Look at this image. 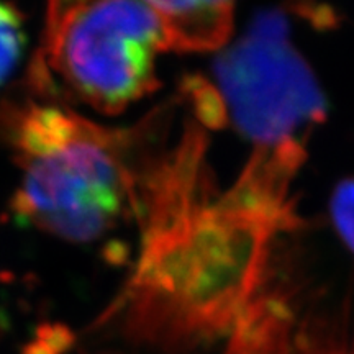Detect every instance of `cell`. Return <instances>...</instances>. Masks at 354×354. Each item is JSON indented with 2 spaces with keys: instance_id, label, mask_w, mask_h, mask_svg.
I'll list each match as a JSON object with an SVG mask.
<instances>
[{
  "instance_id": "obj_1",
  "label": "cell",
  "mask_w": 354,
  "mask_h": 354,
  "mask_svg": "<svg viewBox=\"0 0 354 354\" xmlns=\"http://www.w3.org/2000/svg\"><path fill=\"white\" fill-rule=\"evenodd\" d=\"M201 125L190 123L146 167L138 256L95 333L171 354L228 343L271 284L277 238L299 223L294 177L248 161L236 183L218 192Z\"/></svg>"
},
{
  "instance_id": "obj_2",
  "label": "cell",
  "mask_w": 354,
  "mask_h": 354,
  "mask_svg": "<svg viewBox=\"0 0 354 354\" xmlns=\"http://www.w3.org/2000/svg\"><path fill=\"white\" fill-rule=\"evenodd\" d=\"M0 130L19 169L12 212L50 236L92 243L138 215L151 156L145 128H112L76 109L37 99L13 102Z\"/></svg>"
},
{
  "instance_id": "obj_3",
  "label": "cell",
  "mask_w": 354,
  "mask_h": 354,
  "mask_svg": "<svg viewBox=\"0 0 354 354\" xmlns=\"http://www.w3.org/2000/svg\"><path fill=\"white\" fill-rule=\"evenodd\" d=\"M165 35L153 2L57 0L26 69L32 99L118 115L159 86Z\"/></svg>"
},
{
  "instance_id": "obj_4",
  "label": "cell",
  "mask_w": 354,
  "mask_h": 354,
  "mask_svg": "<svg viewBox=\"0 0 354 354\" xmlns=\"http://www.w3.org/2000/svg\"><path fill=\"white\" fill-rule=\"evenodd\" d=\"M216 94L253 149L302 146L326 118L318 81L290 38L282 12L258 13L215 61Z\"/></svg>"
},
{
  "instance_id": "obj_5",
  "label": "cell",
  "mask_w": 354,
  "mask_h": 354,
  "mask_svg": "<svg viewBox=\"0 0 354 354\" xmlns=\"http://www.w3.org/2000/svg\"><path fill=\"white\" fill-rule=\"evenodd\" d=\"M153 6L161 21L167 51H218L232 38V2H153Z\"/></svg>"
},
{
  "instance_id": "obj_6",
  "label": "cell",
  "mask_w": 354,
  "mask_h": 354,
  "mask_svg": "<svg viewBox=\"0 0 354 354\" xmlns=\"http://www.w3.org/2000/svg\"><path fill=\"white\" fill-rule=\"evenodd\" d=\"M26 48L24 12L13 3L0 2V87L19 68Z\"/></svg>"
},
{
  "instance_id": "obj_7",
  "label": "cell",
  "mask_w": 354,
  "mask_h": 354,
  "mask_svg": "<svg viewBox=\"0 0 354 354\" xmlns=\"http://www.w3.org/2000/svg\"><path fill=\"white\" fill-rule=\"evenodd\" d=\"M330 216L343 245L354 253V176L344 177L331 192Z\"/></svg>"
}]
</instances>
